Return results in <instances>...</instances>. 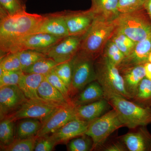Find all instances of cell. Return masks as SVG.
Here are the masks:
<instances>
[{
    "label": "cell",
    "mask_w": 151,
    "mask_h": 151,
    "mask_svg": "<svg viewBox=\"0 0 151 151\" xmlns=\"http://www.w3.org/2000/svg\"><path fill=\"white\" fill-rule=\"evenodd\" d=\"M0 12V50L5 54L17 41L36 33L46 18L45 14L29 13L26 10L12 15Z\"/></svg>",
    "instance_id": "cell-1"
},
{
    "label": "cell",
    "mask_w": 151,
    "mask_h": 151,
    "mask_svg": "<svg viewBox=\"0 0 151 151\" xmlns=\"http://www.w3.org/2000/svg\"><path fill=\"white\" fill-rule=\"evenodd\" d=\"M118 18L111 21L96 18L83 37L79 50L95 60L101 56L108 41L118 30Z\"/></svg>",
    "instance_id": "cell-2"
},
{
    "label": "cell",
    "mask_w": 151,
    "mask_h": 151,
    "mask_svg": "<svg viewBox=\"0 0 151 151\" xmlns=\"http://www.w3.org/2000/svg\"><path fill=\"white\" fill-rule=\"evenodd\" d=\"M105 99L121 116L125 127L130 129L151 124V108H144L118 95L104 94Z\"/></svg>",
    "instance_id": "cell-3"
},
{
    "label": "cell",
    "mask_w": 151,
    "mask_h": 151,
    "mask_svg": "<svg viewBox=\"0 0 151 151\" xmlns=\"http://www.w3.org/2000/svg\"><path fill=\"white\" fill-rule=\"evenodd\" d=\"M94 66L96 80L103 87L104 94H118L131 100L125 89L123 77L116 65L102 55L95 60Z\"/></svg>",
    "instance_id": "cell-4"
},
{
    "label": "cell",
    "mask_w": 151,
    "mask_h": 151,
    "mask_svg": "<svg viewBox=\"0 0 151 151\" xmlns=\"http://www.w3.org/2000/svg\"><path fill=\"white\" fill-rule=\"evenodd\" d=\"M117 31L138 42L151 36V19L145 8L120 14Z\"/></svg>",
    "instance_id": "cell-5"
},
{
    "label": "cell",
    "mask_w": 151,
    "mask_h": 151,
    "mask_svg": "<svg viewBox=\"0 0 151 151\" xmlns=\"http://www.w3.org/2000/svg\"><path fill=\"white\" fill-rule=\"evenodd\" d=\"M125 127L119 113L114 109L89 123L85 134L93 141V150H99L116 130Z\"/></svg>",
    "instance_id": "cell-6"
},
{
    "label": "cell",
    "mask_w": 151,
    "mask_h": 151,
    "mask_svg": "<svg viewBox=\"0 0 151 151\" xmlns=\"http://www.w3.org/2000/svg\"><path fill=\"white\" fill-rule=\"evenodd\" d=\"M95 60L92 56L80 50L71 60L72 78L69 91L71 99L89 83L96 81Z\"/></svg>",
    "instance_id": "cell-7"
},
{
    "label": "cell",
    "mask_w": 151,
    "mask_h": 151,
    "mask_svg": "<svg viewBox=\"0 0 151 151\" xmlns=\"http://www.w3.org/2000/svg\"><path fill=\"white\" fill-rule=\"evenodd\" d=\"M64 19L69 36L83 37L89 30L96 18L90 9L86 10H70L56 12Z\"/></svg>",
    "instance_id": "cell-8"
},
{
    "label": "cell",
    "mask_w": 151,
    "mask_h": 151,
    "mask_svg": "<svg viewBox=\"0 0 151 151\" xmlns=\"http://www.w3.org/2000/svg\"><path fill=\"white\" fill-rule=\"evenodd\" d=\"M63 106H64L38 100H28L17 111L7 116L15 122L25 118H33L39 119L43 123L52 113Z\"/></svg>",
    "instance_id": "cell-9"
},
{
    "label": "cell",
    "mask_w": 151,
    "mask_h": 151,
    "mask_svg": "<svg viewBox=\"0 0 151 151\" xmlns=\"http://www.w3.org/2000/svg\"><path fill=\"white\" fill-rule=\"evenodd\" d=\"M83 37L68 36L42 53L58 64L70 61L79 50Z\"/></svg>",
    "instance_id": "cell-10"
},
{
    "label": "cell",
    "mask_w": 151,
    "mask_h": 151,
    "mask_svg": "<svg viewBox=\"0 0 151 151\" xmlns=\"http://www.w3.org/2000/svg\"><path fill=\"white\" fill-rule=\"evenodd\" d=\"M46 33L33 34L22 38L13 44L6 53L22 50H36L42 52L63 39Z\"/></svg>",
    "instance_id": "cell-11"
},
{
    "label": "cell",
    "mask_w": 151,
    "mask_h": 151,
    "mask_svg": "<svg viewBox=\"0 0 151 151\" xmlns=\"http://www.w3.org/2000/svg\"><path fill=\"white\" fill-rule=\"evenodd\" d=\"M28 99L18 85L0 87V119L12 114Z\"/></svg>",
    "instance_id": "cell-12"
},
{
    "label": "cell",
    "mask_w": 151,
    "mask_h": 151,
    "mask_svg": "<svg viewBox=\"0 0 151 151\" xmlns=\"http://www.w3.org/2000/svg\"><path fill=\"white\" fill-rule=\"evenodd\" d=\"M76 106L73 103L58 109L43 122L37 137H38L52 134L76 118Z\"/></svg>",
    "instance_id": "cell-13"
},
{
    "label": "cell",
    "mask_w": 151,
    "mask_h": 151,
    "mask_svg": "<svg viewBox=\"0 0 151 151\" xmlns=\"http://www.w3.org/2000/svg\"><path fill=\"white\" fill-rule=\"evenodd\" d=\"M146 126L137 127L119 137L129 151H151V134Z\"/></svg>",
    "instance_id": "cell-14"
},
{
    "label": "cell",
    "mask_w": 151,
    "mask_h": 151,
    "mask_svg": "<svg viewBox=\"0 0 151 151\" xmlns=\"http://www.w3.org/2000/svg\"><path fill=\"white\" fill-rule=\"evenodd\" d=\"M89 123L76 118L50 135L56 145L67 142L73 138L84 134Z\"/></svg>",
    "instance_id": "cell-15"
},
{
    "label": "cell",
    "mask_w": 151,
    "mask_h": 151,
    "mask_svg": "<svg viewBox=\"0 0 151 151\" xmlns=\"http://www.w3.org/2000/svg\"><path fill=\"white\" fill-rule=\"evenodd\" d=\"M151 52V36L145 40L136 43L133 51L125 57L118 68L129 67L139 65H145L148 62L149 54Z\"/></svg>",
    "instance_id": "cell-16"
},
{
    "label": "cell",
    "mask_w": 151,
    "mask_h": 151,
    "mask_svg": "<svg viewBox=\"0 0 151 151\" xmlns=\"http://www.w3.org/2000/svg\"><path fill=\"white\" fill-rule=\"evenodd\" d=\"M119 69L124 79L126 91L132 100L140 82L145 77L144 65H134Z\"/></svg>",
    "instance_id": "cell-17"
},
{
    "label": "cell",
    "mask_w": 151,
    "mask_h": 151,
    "mask_svg": "<svg viewBox=\"0 0 151 151\" xmlns=\"http://www.w3.org/2000/svg\"><path fill=\"white\" fill-rule=\"evenodd\" d=\"M111 106L105 99L86 105L76 106V117L82 121L90 123L105 114Z\"/></svg>",
    "instance_id": "cell-18"
},
{
    "label": "cell",
    "mask_w": 151,
    "mask_h": 151,
    "mask_svg": "<svg viewBox=\"0 0 151 151\" xmlns=\"http://www.w3.org/2000/svg\"><path fill=\"white\" fill-rule=\"evenodd\" d=\"M46 18L37 31V33H46L60 38L69 36L64 19L56 12L46 14Z\"/></svg>",
    "instance_id": "cell-19"
},
{
    "label": "cell",
    "mask_w": 151,
    "mask_h": 151,
    "mask_svg": "<svg viewBox=\"0 0 151 151\" xmlns=\"http://www.w3.org/2000/svg\"><path fill=\"white\" fill-rule=\"evenodd\" d=\"M45 78V76L41 74L24 73L18 85L28 100L48 103L41 98L38 93L39 86Z\"/></svg>",
    "instance_id": "cell-20"
},
{
    "label": "cell",
    "mask_w": 151,
    "mask_h": 151,
    "mask_svg": "<svg viewBox=\"0 0 151 151\" xmlns=\"http://www.w3.org/2000/svg\"><path fill=\"white\" fill-rule=\"evenodd\" d=\"M90 9L97 18L113 21L120 15L118 10L119 0H91Z\"/></svg>",
    "instance_id": "cell-21"
},
{
    "label": "cell",
    "mask_w": 151,
    "mask_h": 151,
    "mask_svg": "<svg viewBox=\"0 0 151 151\" xmlns=\"http://www.w3.org/2000/svg\"><path fill=\"white\" fill-rule=\"evenodd\" d=\"M103 87L96 80L88 84L72 99L76 106L86 105L105 99Z\"/></svg>",
    "instance_id": "cell-22"
},
{
    "label": "cell",
    "mask_w": 151,
    "mask_h": 151,
    "mask_svg": "<svg viewBox=\"0 0 151 151\" xmlns=\"http://www.w3.org/2000/svg\"><path fill=\"white\" fill-rule=\"evenodd\" d=\"M15 139H25L35 137L42 126L43 123L33 118H25L16 121Z\"/></svg>",
    "instance_id": "cell-23"
},
{
    "label": "cell",
    "mask_w": 151,
    "mask_h": 151,
    "mask_svg": "<svg viewBox=\"0 0 151 151\" xmlns=\"http://www.w3.org/2000/svg\"><path fill=\"white\" fill-rule=\"evenodd\" d=\"M38 93L41 98L55 105L65 106L73 103H69L63 94L45 78L39 86Z\"/></svg>",
    "instance_id": "cell-24"
},
{
    "label": "cell",
    "mask_w": 151,
    "mask_h": 151,
    "mask_svg": "<svg viewBox=\"0 0 151 151\" xmlns=\"http://www.w3.org/2000/svg\"><path fill=\"white\" fill-rule=\"evenodd\" d=\"M131 101L144 108L151 107V81L145 77L140 82Z\"/></svg>",
    "instance_id": "cell-25"
},
{
    "label": "cell",
    "mask_w": 151,
    "mask_h": 151,
    "mask_svg": "<svg viewBox=\"0 0 151 151\" xmlns=\"http://www.w3.org/2000/svg\"><path fill=\"white\" fill-rule=\"evenodd\" d=\"M16 122L13 119L8 116L1 120V147L9 145L15 139Z\"/></svg>",
    "instance_id": "cell-26"
},
{
    "label": "cell",
    "mask_w": 151,
    "mask_h": 151,
    "mask_svg": "<svg viewBox=\"0 0 151 151\" xmlns=\"http://www.w3.org/2000/svg\"><path fill=\"white\" fill-rule=\"evenodd\" d=\"M58 64L54 60L45 57L38 60L29 67L22 70L25 73H37L45 76Z\"/></svg>",
    "instance_id": "cell-27"
},
{
    "label": "cell",
    "mask_w": 151,
    "mask_h": 151,
    "mask_svg": "<svg viewBox=\"0 0 151 151\" xmlns=\"http://www.w3.org/2000/svg\"><path fill=\"white\" fill-rule=\"evenodd\" d=\"M37 137L36 136L25 139H15L11 144L1 147L4 151H33L35 148Z\"/></svg>",
    "instance_id": "cell-28"
},
{
    "label": "cell",
    "mask_w": 151,
    "mask_h": 151,
    "mask_svg": "<svg viewBox=\"0 0 151 151\" xmlns=\"http://www.w3.org/2000/svg\"><path fill=\"white\" fill-rule=\"evenodd\" d=\"M92 139L88 135L83 134L73 138L68 142L67 150L69 151H89L93 150Z\"/></svg>",
    "instance_id": "cell-29"
},
{
    "label": "cell",
    "mask_w": 151,
    "mask_h": 151,
    "mask_svg": "<svg viewBox=\"0 0 151 151\" xmlns=\"http://www.w3.org/2000/svg\"><path fill=\"white\" fill-rule=\"evenodd\" d=\"M111 40L125 57L128 56L132 52L137 43L127 35L118 31L115 33Z\"/></svg>",
    "instance_id": "cell-30"
},
{
    "label": "cell",
    "mask_w": 151,
    "mask_h": 151,
    "mask_svg": "<svg viewBox=\"0 0 151 151\" xmlns=\"http://www.w3.org/2000/svg\"><path fill=\"white\" fill-rule=\"evenodd\" d=\"M18 53L22 70L29 67L38 60L47 57L40 52L30 50H22Z\"/></svg>",
    "instance_id": "cell-31"
},
{
    "label": "cell",
    "mask_w": 151,
    "mask_h": 151,
    "mask_svg": "<svg viewBox=\"0 0 151 151\" xmlns=\"http://www.w3.org/2000/svg\"><path fill=\"white\" fill-rule=\"evenodd\" d=\"M117 67L122 63L125 56L111 39L106 45L103 54Z\"/></svg>",
    "instance_id": "cell-32"
},
{
    "label": "cell",
    "mask_w": 151,
    "mask_h": 151,
    "mask_svg": "<svg viewBox=\"0 0 151 151\" xmlns=\"http://www.w3.org/2000/svg\"><path fill=\"white\" fill-rule=\"evenodd\" d=\"M0 68L5 71L22 70L21 64L18 52H10L4 55L1 58Z\"/></svg>",
    "instance_id": "cell-33"
},
{
    "label": "cell",
    "mask_w": 151,
    "mask_h": 151,
    "mask_svg": "<svg viewBox=\"0 0 151 151\" xmlns=\"http://www.w3.org/2000/svg\"><path fill=\"white\" fill-rule=\"evenodd\" d=\"M53 70L64 82L69 91H70L72 78V67L71 60L58 64L54 68Z\"/></svg>",
    "instance_id": "cell-34"
},
{
    "label": "cell",
    "mask_w": 151,
    "mask_h": 151,
    "mask_svg": "<svg viewBox=\"0 0 151 151\" xmlns=\"http://www.w3.org/2000/svg\"><path fill=\"white\" fill-rule=\"evenodd\" d=\"M1 11L12 15L26 10L25 3L22 0H0Z\"/></svg>",
    "instance_id": "cell-35"
},
{
    "label": "cell",
    "mask_w": 151,
    "mask_h": 151,
    "mask_svg": "<svg viewBox=\"0 0 151 151\" xmlns=\"http://www.w3.org/2000/svg\"><path fill=\"white\" fill-rule=\"evenodd\" d=\"M24 72L22 70L5 71L0 68V87L10 85H18Z\"/></svg>",
    "instance_id": "cell-36"
},
{
    "label": "cell",
    "mask_w": 151,
    "mask_h": 151,
    "mask_svg": "<svg viewBox=\"0 0 151 151\" xmlns=\"http://www.w3.org/2000/svg\"><path fill=\"white\" fill-rule=\"evenodd\" d=\"M45 78L52 86L59 90L69 103H73L72 99L70 97L69 90L63 81L55 72L53 69L45 76Z\"/></svg>",
    "instance_id": "cell-37"
},
{
    "label": "cell",
    "mask_w": 151,
    "mask_h": 151,
    "mask_svg": "<svg viewBox=\"0 0 151 151\" xmlns=\"http://www.w3.org/2000/svg\"><path fill=\"white\" fill-rule=\"evenodd\" d=\"M146 0H119L118 10L120 14L128 13L145 8Z\"/></svg>",
    "instance_id": "cell-38"
},
{
    "label": "cell",
    "mask_w": 151,
    "mask_h": 151,
    "mask_svg": "<svg viewBox=\"0 0 151 151\" xmlns=\"http://www.w3.org/2000/svg\"><path fill=\"white\" fill-rule=\"evenodd\" d=\"M56 145V143L50 135H44L37 137L34 151H52Z\"/></svg>",
    "instance_id": "cell-39"
},
{
    "label": "cell",
    "mask_w": 151,
    "mask_h": 151,
    "mask_svg": "<svg viewBox=\"0 0 151 151\" xmlns=\"http://www.w3.org/2000/svg\"><path fill=\"white\" fill-rule=\"evenodd\" d=\"M100 150L104 151H127L128 150L124 143L118 137L117 139L111 142H105Z\"/></svg>",
    "instance_id": "cell-40"
},
{
    "label": "cell",
    "mask_w": 151,
    "mask_h": 151,
    "mask_svg": "<svg viewBox=\"0 0 151 151\" xmlns=\"http://www.w3.org/2000/svg\"><path fill=\"white\" fill-rule=\"evenodd\" d=\"M145 71V77L151 81V63L147 62L144 65Z\"/></svg>",
    "instance_id": "cell-41"
},
{
    "label": "cell",
    "mask_w": 151,
    "mask_h": 151,
    "mask_svg": "<svg viewBox=\"0 0 151 151\" xmlns=\"http://www.w3.org/2000/svg\"><path fill=\"white\" fill-rule=\"evenodd\" d=\"M145 8L151 19V0H146Z\"/></svg>",
    "instance_id": "cell-42"
},
{
    "label": "cell",
    "mask_w": 151,
    "mask_h": 151,
    "mask_svg": "<svg viewBox=\"0 0 151 151\" xmlns=\"http://www.w3.org/2000/svg\"><path fill=\"white\" fill-rule=\"evenodd\" d=\"M148 62L151 63V52L149 54L148 57Z\"/></svg>",
    "instance_id": "cell-43"
},
{
    "label": "cell",
    "mask_w": 151,
    "mask_h": 151,
    "mask_svg": "<svg viewBox=\"0 0 151 151\" xmlns=\"http://www.w3.org/2000/svg\"><path fill=\"white\" fill-rule=\"evenodd\" d=\"M22 1H23L25 3L26 1L27 0H22Z\"/></svg>",
    "instance_id": "cell-44"
}]
</instances>
